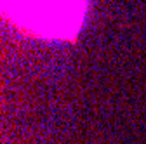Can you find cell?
<instances>
[{
  "mask_svg": "<svg viewBox=\"0 0 146 144\" xmlns=\"http://www.w3.org/2000/svg\"><path fill=\"white\" fill-rule=\"evenodd\" d=\"M84 4L85 0H11V17L40 37L66 38L78 30Z\"/></svg>",
  "mask_w": 146,
  "mask_h": 144,
  "instance_id": "1",
  "label": "cell"
}]
</instances>
